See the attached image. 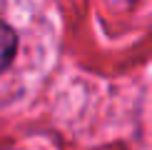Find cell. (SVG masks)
Returning a JSON list of instances; mask_svg holds the SVG:
<instances>
[{"label":"cell","mask_w":152,"mask_h":150,"mask_svg":"<svg viewBox=\"0 0 152 150\" xmlns=\"http://www.w3.org/2000/svg\"><path fill=\"white\" fill-rule=\"evenodd\" d=\"M15 53H18V38H15V30L0 20V73H5V70L10 68L12 58H15Z\"/></svg>","instance_id":"6da1fadb"}]
</instances>
